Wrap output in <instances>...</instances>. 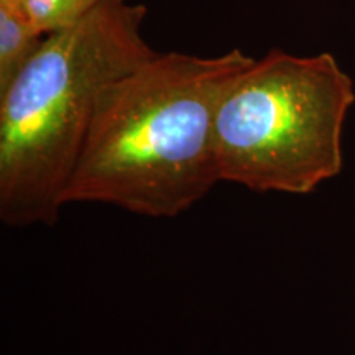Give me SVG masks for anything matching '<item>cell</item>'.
I'll use <instances>...</instances> for the list:
<instances>
[{
    "label": "cell",
    "mask_w": 355,
    "mask_h": 355,
    "mask_svg": "<svg viewBox=\"0 0 355 355\" xmlns=\"http://www.w3.org/2000/svg\"><path fill=\"white\" fill-rule=\"evenodd\" d=\"M0 2H20V0H0Z\"/></svg>",
    "instance_id": "cell-6"
},
{
    "label": "cell",
    "mask_w": 355,
    "mask_h": 355,
    "mask_svg": "<svg viewBox=\"0 0 355 355\" xmlns=\"http://www.w3.org/2000/svg\"><path fill=\"white\" fill-rule=\"evenodd\" d=\"M125 0H20L21 7L43 35L76 24L102 7Z\"/></svg>",
    "instance_id": "cell-5"
},
{
    "label": "cell",
    "mask_w": 355,
    "mask_h": 355,
    "mask_svg": "<svg viewBox=\"0 0 355 355\" xmlns=\"http://www.w3.org/2000/svg\"><path fill=\"white\" fill-rule=\"evenodd\" d=\"M146 8L125 2L48 33L0 89V219L55 225L97 105L112 84L155 53Z\"/></svg>",
    "instance_id": "cell-2"
},
{
    "label": "cell",
    "mask_w": 355,
    "mask_h": 355,
    "mask_svg": "<svg viewBox=\"0 0 355 355\" xmlns=\"http://www.w3.org/2000/svg\"><path fill=\"white\" fill-rule=\"evenodd\" d=\"M44 37L20 2H0V89L28 63Z\"/></svg>",
    "instance_id": "cell-4"
},
{
    "label": "cell",
    "mask_w": 355,
    "mask_h": 355,
    "mask_svg": "<svg viewBox=\"0 0 355 355\" xmlns=\"http://www.w3.org/2000/svg\"><path fill=\"white\" fill-rule=\"evenodd\" d=\"M254 58L155 53L101 97L64 202H101L146 217H178L220 183L219 104Z\"/></svg>",
    "instance_id": "cell-1"
},
{
    "label": "cell",
    "mask_w": 355,
    "mask_h": 355,
    "mask_svg": "<svg viewBox=\"0 0 355 355\" xmlns=\"http://www.w3.org/2000/svg\"><path fill=\"white\" fill-rule=\"evenodd\" d=\"M352 79L331 53L268 51L234 79L216 115L220 183L303 196L343 171Z\"/></svg>",
    "instance_id": "cell-3"
}]
</instances>
